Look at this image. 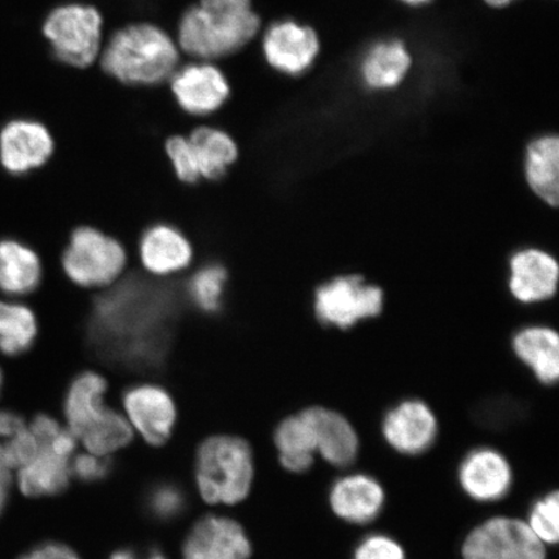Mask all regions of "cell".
<instances>
[{
  "instance_id": "11",
  "label": "cell",
  "mask_w": 559,
  "mask_h": 559,
  "mask_svg": "<svg viewBox=\"0 0 559 559\" xmlns=\"http://www.w3.org/2000/svg\"><path fill=\"white\" fill-rule=\"evenodd\" d=\"M382 431L391 449L405 456H418L435 444L438 423L428 404L405 401L384 417Z\"/></svg>"
},
{
  "instance_id": "33",
  "label": "cell",
  "mask_w": 559,
  "mask_h": 559,
  "mask_svg": "<svg viewBox=\"0 0 559 559\" xmlns=\"http://www.w3.org/2000/svg\"><path fill=\"white\" fill-rule=\"evenodd\" d=\"M354 559H405L402 545L393 537L373 534L358 545Z\"/></svg>"
},
{
  "instance_id": "43",
  "label": "cell",
  "mask_w": 559,
  "mask_h": 559,
  "mask_svg": "<svg viewBox=\"0 0 559 559\" xmlns=\"http://www.w3.org/2000/svg\"><path fill=\"white\" fill-rule=\"evenodd\" d=\"M3 383H4L3 370H2V368H0V394H2Z\"/></svg>"
},
{
  "instance_id": "32",
  "label": "cell",
  "mask_w": 559,
  "mask_h": 559,
  "mask_svg": "<svg viewBox=\"0 0 559 559\" xmlns=\"http://www.w3.org/2000/svg\"><path fill=\"white\" fill-rule=\"evenodd\" d=\"M167 157H169L175 177L180 183L192 186L200 183L201 175L195 164L193 152L185 136H171L165 144Z\"/></svg>"
},
{
  "instance_id": "21",
  "label": "cell",
  "mask_w": 559,
  "mask_h": 559,
  "mask_svg": "<svg viewBox=\"0 0 559 559\" xmlns=\"http://www.w3.org/2000/svg\"><path fill=\"white\" fill-rule=\"evenodd\" d=\"M44 280V264L29 245L16 239L0 240V292L10 298L32 295Z\"/></svg>"
},
{
  "instance_id": "10",
  "label": "cell",
  "mask_w": 559,
  "mask_h": 559,
  "mask_svg": "<svg viewBox=\"0 0 559 559\" xmlns=\"http://www.w3.org/2000/svg\"><path fill=\"white\" fill-rule=\"evenodd\" d=\"M320 51L318 34L295 21H282L270 27L263 38V52L278 72L299 75L309 70Z\"/></svg>"
},
{
  "instance_id": "30",
  "label": "cell",
  "mask_w": 559,
  "mask_h": 559,
  "mask_svg": "<svg viewBox=\"0 0 559 559\" xmlns=\"http://www.w3.org/2000/svg\"><path fill=\"white\" fill-rule=\"evenodd\" d=\"M527 524L544 545L559 544V491L545 495L535 502Z\"/></svg>"
},
{
  "instance_id": "34",
  "label": "cell",
  "mask_w": 559,
  "mask_h": 559,
  "mask_svg": "<svg viewBox=\"0 0 559 559\" xmlns=\"http://www.w3.org/2000/svg\"><path fill=\"white\" fill-rule=\"evenodd\" d=\"M111 471V463L108 457L96 456V454H80L70 461V472L73 477L83 481H99L107 478Z\"/></svg>"
},
{
  "instance_id": "28",
  "label": "cell",
  "mask_w": 559,
  "mask_h": 559,
  "mask_svg": "<svg viewBox=\"0 0 559 559\" xmlns=\"http://www.w3.org/2000/svg\"><path fill=\"white\" fill-rule=\"evenodd\" d=\"M39 332L37 314L29 306L12 299H0V353L10 358L33 347Z\"/></svg>"
},
{
  "instance_id": "38",
  "label": "cell",
  "mask_w": 559,
  "mask_h": 559,
  "mask_svg": "<svg viewBox=\"0 0 559 559\" xmlns=\"http://www.w3.org/2000/svg\"><path fill=\"white\" fill-rule=\"evenodd\" d=\"M110 559H167L163 551L150 549L145 551L118 550Z\"/></svg>"
},
{
  "instance_id": "4",
  "label": "cell",
  "mask_w": 559,
  "mask_h": 559,
  "mask_svg": "<svg viewBox=\"0 0 559 559\" xmlns=\"http://www.w3.org/2000/svg\"><path fill=\"white\" fill-rule=\"evenodd\" d=\"M128 264L122 242L94 226L73 229L61 254L62 272L82 289L108 288L122 277Z\"/></svg>"
},
{
  "instance_id": "7",
  "label": "cell",
  "mask_w": 559,
  "mask_h": 559,
  "mask_svg": "<svg viewBox=\"0 0 559 559\" xmlns=\"http://www.w3.org/2000/svg\"><path fill=\"white\" fill-rule=\"evenodd\" d=\"M55 139L44 122L13 118L0 129V165L13 177L41 169L55 153Z\"/></svg>"
},
{
  "instance_id": "6",
  "label": "cell",
  "mask_w": 559,
  "mask_h": 559,
  "mask_svg": "<svg viewBox=\"0 0 559 559\" xmlns=\"http://www.w3.org/2000/svg\"><path fill=\"white\" fill-rule=\"evenodd\" d=\"M383 307V292L358 275L338 276L318 286L313 292L312 309L320 324L340 330L374 318Z\"/></svg>"
},
{
  "instance_id": "2",
  "label": "cell",
  "mask_w": 559,
  "mask_h": 559,
  "mask_svg": "<svg viewBox=\"0 0 559 559\" xmlns=\"http://www.w3.org/2000/svg\"><path fill=\"white\" fill-rule=\"evenodd\" d=\"M179 52L174 40L159 27L136 24L111 35L103 47L105 73L124 85H158L175 73Z\"/></svg>"
},
{
  "instance_id": "15",
  "label": "cell",
  "mask_w": 559,
  "mask_h": 559,
  "mask_svg": "<svg viewBox=\"0 0 559 559\" xmlns=\"http://www.w3.org/2000/svg\"><path fill=\"white\" fill-rule=\"evenodd\" d=\"M251 547L240 524L223 516L209 515L188 535L185 559H248Z\"/></svg>"
},
{
  "instance_id": "19",
  "label": "cell",
  "mask_w": 559,
  "mask_h": 559,
  "mask_svg": "<svg viewBox=\"0 0 559 559\" xmlns=\"http://www.w3.org/2000/svg\"><path fill=\"white\" fill-rule=\"evenodd\" d=\"M383 487L366 474L341 478L331 489V506L340 519L355 524L372 522L384 506Z\"/></svg>"
},
{
  "instance_id": "24",
  "label": "cell",
  "mask_w": 559,
  "mask_h": 559,
  "mask_svg": "<svg viewBox=\"0 0 559 559\" xmlns=\"http://www.w3.org/2000/svg\"><path fill=\"white\" fill-rule=\"evenodd\" d=\"M72 477L70 459L59 456L48 447H39L37 456L19 471L20 491L29 498L59 495Z\"/></svg>"
},
{
  "instance_id": "1",
  "label": "cell",
  "mask_w": 559,
  "mask_h": 559,
  "mask_svg": "<svg viewBox=\"0 0 559 559\" xmlns=\"http://www.w3.org/2000/svg\"><path fill=\"white\" fill-rule=\"evenodd\" d=\"M261 20L251 0H201L179 23V46L200 60L226 58L253 39Z\"/></svg>"
},
{
  "instance_id": "13",
  "label": "cell",
  "mask_w": 559,
  "mask_h": 559,
  "mask_svg": "<svg viewBox=\"0 0 559 559\" xmlns=\"http://www.w3.org/2000/svg\"><path fill=\"white\" fill-rule=\"evenodd\" d=\"M171 88L180 107L194 116L213 114L229 96L226 76L207 62L191 64L175 72Z\"/></svg>"
},
{
  "instance_id": "35",
  "label": "cell",
  "mask_w": 559,
  "mask_h": 559,
  "mask_svg": "<svg viewBox=\"0 0 559 559\" xmlns=\"http://www.w3.org/2000/svg\"><path fill=\"white\" fill-rule=\"evenodd\" d=\"M26 428L27 425L25 419L15 414V412L0 411V466L4 467L2 463V453L5 447L11 443L13 438Z\"/></svg>"
},
{
  "instance_id": "25",
  "label": "cell",
  "mask_w": 559,
  "mask_h": 559,
  "mask_svg": "<svg viewBox=\"0 0 559 559\" xmlns=\"http://www.w3.org/2000/svg\"><path fill=\"white\" fill-rule=\"evenodd\" d=\"M193 263V270L188 272L185 282H181L187 302L200 313H219L225 304L229 280L228 270L215 261H195Z\"/></svg>"
},
{
  "instance_id": "3",
  "label": "cell",
  "mask_w": 559,
  "mask_h": 559,
  "mask_svg": "<svg viewBox=\"0 0 559 559\" xmlns=\"http://www.w3.org/2000/svg\"><path fill=\"white\" fill-rule=\"evenodd\" d=\"M253 454L245 440L218 436L201 444L195 479L210 504H236L247 498L253 480Z\"/></svg>"
},
{
  "instance_id": "44",
  "label": "cell",
  "mask_w": 559,
  "mask_h": 559,
  "mask_svg": "<svg viewBox=\"0 0 559 559\" xmlns=\"http://www.w3.org/2000/svg\"><path fill=\"white\" fill-rule=\"evenodd\" d=\"M20 559H38V558H37V557H35V556H34V554H33V551H32V554L26 555V556H23V557H21Z\"/></svg>"
},
{
  "instance_id": "22",
  "label": "cell",
  "mask_w": 559,
  "mask_h": 559,
  "mask_svg": "<svg viewBox=\"0 0 559 559\" xmlns=\"http://www.w3.org/2000/svg\"><path fill=\"white\" fill-rule=\"evenodd\" d=\"M524 171L537 198L559 207V135L537 136L527 145Z\"/></svg>"
},
{
  "instance_id": "40",
  "label": "cell",
  "mask_w": 559,
  "mask_h": 559,
  "mask_svg": "<svg viewBox=\"0 0 559 559\" xmlns=\"http://www.w3.org/2000/svg\"><path fill=\"white\" fill-rule=\"evenodd\" d=\"M547 558V554H545V545L543 543L534 545L526 550H523L522 554L516 556L513 559H545Z\"/></svg>"
},
{
  "instance_id": "20",
  "label": "cell",
  "mask_w": 559,
  "mask_h": 559,
  "mask_svg": "<svg viewBox=\"0 0 559 559\" xmlns=\"http://www.w3.org/2000/svg\"><path fill=\"white\" fill-rule=\"evenodd\" d=\"M302 414L312 426L321 456L337 467L352 465L359 452V439L353 425L338 412L323 407H310Z\"/></svg>"
},
{
  "instance_id": "31",
  "label": "cell",
  "mask_w": 559,
  "mask_h": 559,
  "mask_svg": "<svg viewBox=\"0 0 559 559\" xmlns=\"http://www.w3.org/2000/svg\"><path fill=\"white\" fill-rule=\"evenodd\" d=\"M145 508L157 521H171L185 513L187 496L179 486L164 481L146 493Z\"/></svg>"
},
{
  "instance_id": "37",
  "label": "cell",
  "mask_w": 559,
  "mask_h": 559,
  "mask_svg": "<svg viewBox=\"0 0 559 559\" xmlns=\"http://www.w3.org/2000/svg\"><path fill=\"white\" fill-rule=\"evenodd\" d=\"M33 554L38 559H81L73 549L60 543L40 545V547L33 550Z\"/></svg>"
},
{
  "instance_id": "39",
  "label": "cell",
  "mask_w": 559,
  "mask_h": 559,
  "mask_svg": "<svg viewBox=\"0 0 559 559\" xmlns=\"http://www.w3.org/2000/svg\"><path fill=\"white\" fill-rule=\"evenodd\" d=\"M10 485V471H7L3 466H0V514H2L7 506V501H9Z\"/></svg>"
},
{
  "instance_id": "14",
  "label": "cell",
  "mask_w": 559,
  "mask_h": 559,
  "mask_svg": "<svg viewBox=\"0 0 559 559\" xmlns=\"http://www.w3.org/2000/svg\"><path fill=\"white\" fill-rule=\"evenodd\" d=\"M459 481L464 492L475 501H498L512 487L513 473L504 454L481 447L466 454L459 469Z\"/></svg>"
},
{
  "instance_id": "16",
  "label": "cell",
  "mask_w": 559,
  "mask_h": 559,
  "mask_svg": "<svg viewBox=\"0 0 559 559\" xmlns=\"http://www.w3.org/2000/svg\"><path fill=\"white\" fill-rule=\"evenodd\" d=\"M414 67V56L405 41L389 38L376 41L362 55L359 76L362 85L374 93H386L402 85Z\"/></svg>"
},
{
  "instance_id": "18",
  "label": "cell",
  "mask_w": 559,
  "mask_h": 559,
  "mask_svg": "<svg viewBox=\"0 0 559 559\" xmlns=\"http://www.w3.org/2000/svg\"><path fill=\"white\" fill-rule=\"evenodd\" d=\"M108 381L94 370L76 374L70 382L64 400L68 430L76 439L103 421L110 408L105 403Z\"/></svg>"
},
{
  "instance_id": "26",
  "label": "cell",
  "mask_w": 559,
  "mask_h": 559,
  "mask_svg": "<svg viewBox=\"0 0 559 559\" xmlns=\"http://www.w3.org/2000/svg\"><path fill=\"white\" fill-rule=\"evenodd\" d=\"M201 179L216 181L226 177L239 157V148L227 132L213 128H199L188 136Z\"/></svg>"
},
{
  "instance_id": "5",
  "label": "cell",
  "mask_w": 559,
  "mask_h": 559,
  "mask_svg": "<svg viewBox=\"0 0 559 559\" xmlns=\"http://www.w3.org/2000/svg\"><path fill=\"white\" fill-rule=\"evenodd\" d=\"M53 58L70 68L85 69L100 58L103 17L94 5L66 3L55 7L41 25Z\"/></svg>"
},
{
  "instance_id": "41",
  "label": "cell",
  "mask_w": 559,
  "mask_h": 559,
  "mask_svg": "<svg viewBox=\"0 0 559 559\" xmlns=\"http://www.w3.org/2000/svg\"><path fill=\"white\" fill-rule=\"evenodd\" d=\"M484 2L491 7V9L501 10L507 9V7L512 5L515 2H519V0H484Z\"/></svg>"
},
{
  "instance_id": "9",
  "label": "cell",
  "mask_w": 559,
  "mask_h": 559,
  "mask_svg": "<svg viewBox=\"0 0 559 559\" xmlns=\"http://www.w3.org/2000/svg\"><path fill=\"white\" fill-rule=\"evenodd\" d=\"M540 543L527 522L495 516L466 536L461 554L464 559H513Z\"/></svg>"
},
{
  "instance_id": "8",
  "label": "cell",
  "mask_w": 559,
  "mask_h": 559,
  "mask_svg": "<svg viewBox=\"0 0 559 559\" xmlns=\"http://www.w3.org/2000/svg\"><path fill=\"white\" fill-rule=\"evenodd\" d=\"M123 408L131 426L146 442L163 445L177 421L173 396L155 383H139L124 391Z\"/></svg>"
},
{
  "instance_id": "12",
  "label": "cell",
  "mask_w": 559,
  "mask_h": 559,
  "mask_svg": "<svg viewBox=\"0 0 559 559\" xmlns=\"http://www.w3.org/2000/svg\"><path fill=\"white\" fill-rule=\"evenodd\" d=\"M193 248L178 228L157 223L144 230L139 240L138 258L152 276L167 277L191 267Z\"/></svg>"
},
{
  "instance_id": "42",
  "label": "cell",
  "mask_w": 559,
  "mask_h": 559,
  "mask_svg": "<svg viewBox=\"0 0 559 559\" xmlns=\"http://www.w3.org/2000/svg\"><path fill=\"white\" fill-rule=\"evenodd\" d=\"M400 2L408 7H424L435 2V0H400Z\"/></svg>"
},
{
  "instance_id": "23",
  "label": "cell",
  "mask_w": 559,
  "mask_h": 559,
  "mask_svg": "<svg viewBox=\"0 0 559 559\" xmlns=\"http://www.w3.org/2000/svg\"><path fill=\"white\" fill-rule=\"evenodd\" d=\"M516 356L533 369L536 379L543 383L559 381V334L550 328H527L515 335Z\"/></svg>"
},
{
  "instance_id": "29",
  "label": "cell",
  "mask_w": 559,
  "mask_h": 559,
  "mask_svg": "<svg viewBox=\"0 0 559 559\" xmlns=\"http://www.w3.org/2000/svg\"><path fill=\"white\" fill-rule=\"evenodd\" d=\"M132 439L129 419L115 409H110L100 424L90 429L80 439L90 453L96 456H109L128 445Z\"/></svg>"
},
{
  "instance_id": "17",
  "label": "cell",
  "mask_w": 559,
  "mask_h": 559,
  "mask_svg": "<svg viewBox=\"0 0 559 559\" xmlns=\"http://www.w3.org/2000/svg\"><path fill=\"white\" fill-rule=\"evenodd\" d=\"M559 264L539 249L519 251L510 261L509 288L523 304L540 302L556 295Z\"/></svg>"
},
{
  "instance_id": "36",
  "label": "cell",
  "mask_w": 559,
  "mask_h": 559,
  "mask_svg": "<svg viewBox=\"0 0 559 559\" xmlns=\"http://www.w3.org/2000/svg\"><path fill=\"white\" fill-rule=\"evenodd\" d=\"M32 435L37 439L39 447L47 445L62 430L61 425L48 415H38L29 425Z\"/></svg>"
},
{
  "instance_id": "27",
  "label": "cell",
  "mask_w": 559,
  "mask_h": 559,
  "mask_svg": "<svg viewBox=\"0 0 559 559\" xmlns=\"http://www.w3.org/2000/svg\"><path fill=\"white\" fill-rule=\"evenodd\" d=\"M275 442L280 451V463L286 471L304 473L313 464V451L318 450L312 426L302 412L285 418L277 426Z\"/></svg>"
}]
</instances>
